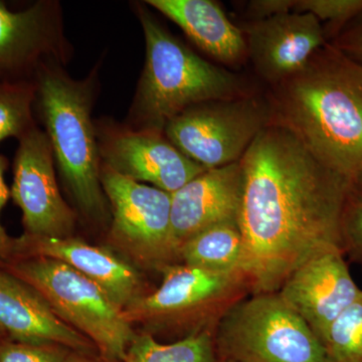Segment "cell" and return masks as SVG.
Wrapping results in <instances>:
<instances>
[{"label": "cell", "instance_id": "603a6c76", "mask_svg": "<svg viewBox=\"0 0 362 362\" xmlns=\"http://www.w3.org/2000/svg\"><path fill=\"white\" fill-rule=\"evenodd\" d=\"M71 351L63 345L21 342L6 337L0 341V362H65Z\"/></svg>", "mask_w": 362, "mask_h": 362}, {"label": "cell", "instance_id": "30bf717a", "mask_svg": "<svg viewBox=\"0 0 362 362\" xmlns=\"http://www.w3.org/2000/svg\"><path fill=\"white\" fill-rule=\"evenodd\" d=\"M11 197L23 213L25 235L47 238L73 235L78 213L62 197L52 144L39 126L18 140Z\"/></svg>", "mask_w": 362, "mask_h": 362}, {"label": "cell", "instance_id": "83f0119b", "mask_svg": "<svg viewBox=\"0 0 362 362\" xmlns=\"http://www.w3.org/2000/svg\"><path fill=\"white\" fill-rule=\"evenodd\" d=\"M345 30L334 47L350 59L362 65V14Z\"/></svg>", "mask_w": 362, "mask_h": 362}, {"label": "cell", "instance_id": "5b68a950", "mask_svg": "<svg viewBox=\"0 0 362 362\" xmlns=\"http://www.w3.org/2000/svg\"><path fill=\"white\" fill-rule=\"evenodd\" d=\"M160 286L124 309L131 325L158 333H190L214 328L225 312L251 292L242 272H220L176 263L161 271Z\"/></svg>", "mask_w": 362, "mask_h": 362}, {"label": "cell", "instance_id": "ffe728a7", "mask_svg": "<svg viewBox=\"0 0 362 362\" xmlns=\"http://www.w3.org/2000/svg\"><path fill=\"white\" fill-rule=\"evenodd\" d=\"M214 328H206L162 343L144 331L136 332L124 362H218Z\"/></svg>", "mask_w": 362, "mask_h": 362}, {"label": "cell", "instance_id": "f1b7e54d", "mask_svg": "<svg viewBox=\"0 0 362 362\" xmlns=\"http://www.w3.org/2000/svg\"><path fill=\"white\" fill-rule=\"evenodd\" d=\"M65 362H124L108 358L99 354H85V352L71 351Z\"/></svg>", "mask_w": 362, "mask_h": 362}, {"label": "cell", "instance_id": "44dd1931", "mask_svg": "<svg viewBox=\"0 0 362 362\" xmlns=\"http://www.w3.org/2000/svg\"><path fill=\"white\" fill-rule=\"evenodd\" d=\"M35 101L33 81L0 82V143L8 138L20 140L37 127Z\"/></svg>", "mask_w": 362, "mask_h": 362}, {"label": "cell", "instance_id": "ba28073f", "mask_svg": "<svg viewBox=\"0 0 362 362\" xmlns=\"http://www.w3.org/2000/svg\"><path fill=\"white\" fill-rule=\"evenodd\" d=\"M100 180L110 206V246L146 270L161 272L180 263V247L171 226V194L102 163Z\"/></svg>", "mask_w": 362, "mask_h": 362}, {"label": "cell", "instance_id": "9a60e30c", "mask_svg": "<svg viewBox=\"0 0 362 362\" xmlns=\"http://www.w3.org/2000/svg\"><path fill=\"white\" fill-rule=\"evenodd\" d=\"M35 257L58 259L80 272L101 286L123 310L148 294L142 275L134 266L111 250L94 246L73 235L47 238L23 233L13 238L11 259Z\"/></svg>", "mask_w": 362, "mask_h": 362}, {"label": "cell", "instance_id": "cb8c5ba5", "mask_svg": "<svg viewBox=\"0 0 362 362\" xmlns=\"http://www.w3.org/2000/svg\"><path fill=\"white\" fill-rule=\"evenodd\" d=\"M340 242L344 256L362 265V199L350 190L343 209Z\"/></svg>", "mask_w": 362, "mask_h": 362}, {"label": "cell", "instance_id": "4dcf8cb0", "mask_svg": "<svg viewBox=\"0 0 362 362\" xmlns=\"http://www.w3.org/2000/svg\"><path fill=\"white\" fill-rule=\"evenodd\" d=\"M8 337H7V334L6 333V331L2 329L1 327H0V341H1L2 339H4V338Z\"/></svg>", "mask_w": 362, "mask_h": 362}, {"label": "cell", "instance_id": "f546056e", "mask_svg": "<svg viewBox=\"0 0 362 362\" xmlns=\"http://www.w3.org/2000/svg\"><path fill=\"white\" fill-rule=\"evenodd\" d=\"M350 192L362 199V170L350 180Z\"/></svg>", "mask_w": 362, "mask_h": 362}, {"label": "cell", "instance_id": "52a82bcc", "mask_svg": "<svg viewBox=\"0 0 362 362\" xmlns=\"http://www.w3.org/2000/svg\"><path fill=\"white\" fill-rule=\"evenodd\" d=\"M218 358L237 362H327L322 343L278 292L245 297L214 331Z\"/></svg>", "mask_w": 362, "mask_h": 362}, {"label": "cell", "instance_id": "277c9868", "mask_svg": "<svg viewBox=\"0 0 362 362\" xmlns=\"http://www.w3.org/2000/svg\"><path fill=\"white\" fill-rule=\"evenodd\" d=\"M146 57L126 125L163 134L166 124L194 105L250 95L240 76L209 63L176 39L151 13L136 4Z\"/></svg>", "mask_w": 362, "mask_h": 362}, {"label": "cell", "instance_id": "d6986e66", "mask_svg": "<svg viewBox=\"0 0 362 362\" xmlns=\"http://www.w3.org/2000/svg\"><path fill=\"white\" fill-rule=\"evenodd\" d=\"M243 255L239 221L209 226L182 243L180 250V263L220 272H242Z\"/></svg>", "mask_w": 362, "mask_h": 362}, {"label": "cell", "instance_id": "ac0fdd59", "mask_svg": "<svg viewBox=\"0 0 362 362\" xmlns=\"http://www.w3.org/2000/svg\"><path fill=\"white\" fill-rule=\"evenodd\" d=\"M153 7L180 26L188 39L209 57L237 65L247 58L242 28L228 20L220 4L211 0H147Z\"/></svg>", "mask_w": 362, "mask_h": 362}, {"label": "cell", "instance_id": "3957f363", "mask_svg": "<svg viewBox=\"0 0 362 362\" xmlns=\"http://www.w3.org/2000/svg\"><path fill=\"white\" fill-rule=\"evenodd\" d=\"M35 113L51 142L54 163L78 213L93 225L109 226L110 206L100 180L99 147L92 118L98 70L75 80L56 63L35 73Z\"/></svg>", "mask_w": 362, "mask_h": 362}, {"label": "cell", "instance_id": "2e32d148", "mask_svg": "<svg viewBox=\"0 0 362 362\" xmlns=\"http://www.w3.org/2000/svg\"><path fill=\"white\" fill-rule=\"evenodd\" d=\"M243 189L239 161L206 169L171 194V226L178 246L209 226L239 221Z\"/></svg>", "mask_w": 362, "mask_h": 362}, {"label": "cell", "instance_id": "4fadbf2b", "mask_svg": "<svg viewBox=\"0 0 362 362\" xmlns=\"http://www.w3.org/2000/svg\"><path fill=\"white\" fill-rule=\"evenodd\" d=\"M344 257L338 247L312 257L293 272L278 291L319 339L362 292Z\"/></svg>", "mask_w": 362, "mask_h": 362}, {"label": "cell", "instance_id": "7a4b0ae2", "mask_svg": "<svg viewBox=\"0 0 362 362\" xmlns=\"http://www.w3.org/2000/svg\"><path fill=\"white\" fill-rule=\"evenodd\" d=\"M273 122L285 126L323 165L349 181L362 170V65L325 45L274 87Z\"/></svg>", "mask_w": 362, "mask_h": 362}, {"label": "cell", "instance_id": "484cf974", "mask_svg": "<svg viewBox=\"0 0 362 362\" xmlns=\"http://www.w3.org/2000/svg\"><path fill=\"white\" fill-rule=\"evenodd\" d=\"M8 168V160L6 156L0 154V216L2 209L6 206L7 201L11 197V189L7 187L4 175ZM13 237L7 233L0 220V266L13 258Z\"/></svg>", "mask_w": 362, "mask_h": 362}, {"label": "cell", "instance_id": "8fae6325", "mask_svg": "<svg viewBox=\"0 0 362 362\" xmlns=\"http://www.w3.org/2000/svg\"><path fill=\"white\" fill-rule=\"evenodd\" d=\"M95 126L102 164L137 182L171 194L206 170L161 133L134 130L111 119L95 121Z\"/></svg>", "mask_w": 362, "mask_h": 362}, {"label": "cell", "instance_id": "8992f818", "mask_svg": "<svg viewBox=\"0 0 362 362\" xmlns=\"http://www.w3.org/2000/svg\"><path fill=\"white\" fill-rule=\"evenodd\" d=\"M0 268L44 298L64 322L94 343L100 356L125 361L136 330L123 309L94 281L58 259H11Z\"/></svg>", "mask_w": 362, "mask_h": 362}, {"label": "cell", "instance_id": "4316f807", "mask_svg": "<svg viewBox=\"0 0 362 362\" xmlns=\"http://www.w3.org/2000/svg\"><path fill=\"white\" fill-rule=\"evenodd\" d=\"M296 0H252L247 4V13L252 21L265 20L279 14L291 13Z\"/></svg>", "mask_w": 362, "mask_h": 362}, {"label": "cell", "instance_id": "6da1fadb", "mask_svg": "<svg viewBox=\"0 0 362 362\" xmlns=\"http://www.w3.org/2000/svg\"><path fill=\"white\" fill-rule=\"evenodd\" d=\"M240 162L242 272L252 294L278 292L312 257L341 249L340 223L350 181L276 122L259 133Z\"/></svg>", "mask_w": 362, "mask_h": 362}, {"label": "cell", "instance_id": "1f68e13d", "mask_svg": "<svg viewBox=\"0 0 362 362\" xmlns=\"http://www.w3.org/2000/svg\"><path fill=\"white\" fill-rule=\"evenodd\" d=\"M218 362H237V361H230V359H221V358H218Z\"/></svg>", "mask_w": 362, "mask_h": 362}, {"label": "cell", "instance_id": "7c38bea8", "mask_svg": "<svg viewBox=\"0 0 362 362\" xmlns=\"http://www.w3.org/2000/svg\"><path fill=\"white\" fill-rule=\"evenodd\" d=\"M71 54L59 2L39 0L13 11L0 0V82L33 81L42 64L64 66Z\"/></svg>", "mask_w": 362, "mask_h": 362}, {"label": "cell", "instance_id": "7402d4cb", "mask_svg": "<svg viewBox=\"0 0 362 362\" xmlns=\"http://www.w3.org/2000/svg\"><path fill=\"white\" fill-rule=\"evenodd\" d=\"M327 362H362V292L320 337Z\"/></svg>", "mask_w": 362, "mask_h": 362}, {"label": "cell", "instance_id": "9c48e42d", "mask_svg": "<svg viewBox=\"0 0 362 362\" xmlns=\"http://www.w3.org/2000/svg\"><path fill=\"white\" fill-rule=\"evenodd\" d=\"M273 119L270 100L250 94L189 107L163 134L190 160L213 169L239 162Z\"/></svg>", "mask_w": 362, "mask_h": 362}, {"label": "cell", "instance_id": "d4e9b609", "mask_svg": "<svg viewBox=\"0 0 362 362\" xmlns=\"http://www.w3.org/2000/svg\"><path fill=\"white\" fill-rule=\"evenodd\" d=\"M293 11L342 25L362 14V0H296Z\"/></svg>", "mask_w": 362, "mask_h": 362}, {"label": "cell", "instance_id": "5bb4252c", "mask_svg": "<svg viewBox=\"0 0 362 362\" xmlns=\"http://www.w3.org/2000/svg\"><path fill=\"white\" fill-rule=\"evenodd\" d=\"M242 30L255 70L273 87L301 71L326 45L322 25L310 13L291 11L252 21Z\"/></svg>", "mask_w": 362, "mask_h": 362}, {"label": "cell", "instance_id": "e0dca14e", "mask_svg": "<svg viewBox=\"0 0 362 362\" xmlns=\"http://www.w3.org/2000/svg\"><path fill=\"white\" fill-rule=\"evenodd\" d=\"M0 327L16 341L59 344L71 351L98 354L94 343L57 316L39 293L2 268Z\"/></svg>", "mask_w": 362, "mask_h": 362}]
</instances>
